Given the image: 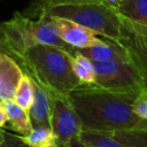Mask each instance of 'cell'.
I'll use <instances>...</instances> for the list:
<instances>
[{"label": "cell", "instance_id": "6da1fadb", "mask_svg": "<svg viewBox=\"0 0 147 147\" xmlns=\"http://www.w3.org/2000/svg\"><path fill=\"white\" fill-rule=\"evenodd\" d=\"M138 93L114 91L91 84L78 86L70 91L68 96L77 113L82 130L113 133L147 125V121L136 115L132 109Z\"/></svg>", "mask_w": 147, "mask_h": 147}, {"label": "cell", "instance_id": "7a4b0ae2", "mask_svg": "<svg viewBox=\"0 0 147 147\" xmlns=\"http://www.w3.org/2000/svg\"><path fill=\"white\" fill-rule=\"evenodd\" d=\"M71 52L51 45H36L29 48L17 61L24 74L48 92L68 94L80 86L74 74Z\"/></svg>", "mask_w": 147, "mask_h": 147}, {"label": "cell", "instance_id": "3957f363", "mask_svg": "<svg viewBox=\"0 0 147 147\" xmlns=\"http://www.w3.org/2000/svg\"><path fill=\"white\" fill-rule=\"evenodd\" d=\"M0 40L16 61L36 45L56 46L71 53L75 49L59 37L49 14L44 9L37 18L15 11L11 18L0 23Z\"/></svg>", "mask_w": 147, "mask_h": 147}, {"label": "cell", "instance_id": "277c9868", "mask_svg": "<svg viewBox=\"0 0 147 147\" xmlns=\"http://www.w3.org/2000/svg\"><path fill=\"white\" fill-rule=\"evenodd\" d=\"M41 9L49 15L76 22L102 38L114 41L121 38L119 14L102 0H82Z\"/></svg>", "mask_w": 147, "mask_h": 147}, {"label": "cell", "instance_id": "5b68a950", "mask_svg": "<svg viewBox=\"0 0 147 147\" xmlns=\"http://www.w3.org/2000/svg\"><path fill=\"white\" fill-rule=\"evenodd\" d=\"M95 84L114 91L140 92L146 90L145 80L131 61H99L94 62Z\"/></svg>", "mask_w": 147, "mask_h": 147}, {"label": "cell", "instance_id": "8992f818", "mask_svg": "<svg viewBox=\"0 0 147 147\" xmlns=\"http://www.w3.org/2000/svg\"><path fill=\"white\" fill-rule=\"evenodd\" d=\"M48 94L51 98V127L59 144L67 146L82 132L79 118L68 94L57 92H48Z\"/></svg>", "mask_w": 147, "mask_h": 147}, {"label": "cell", "instance_id": "52a82bcc", "mask_svg": "<svg viewBox=\"0 0 147 147\" xmlns=\"http://www.w3.org/2000/svg\"><path fill=\"white\" fill-rule=\"evenodd\" d=\"M121 17V38L118 42L126 49L131 62L141 74L147 86V24Z\"/></svg>", "mask_w": 147, "mask_h": 147}, {"label": "cell", "instance_id": "ba28073f", "mask_svg": "<svg viewBox=\"0 0 147 147\" xmlns=\"http://www.w3.org/2000/svg\"><path fill=\"white\" fill-rule=\"evenodd\" d=\"M46 11V10H45ZM59 37L74 48H85L101 44L106 38H99L93 31L70 20L49 15Z\"/></svg>", "mask_w": 147, "mask_h": 147}, {"label": "cell", "instance_id": "9c48e42d", "mask_svg": "<svg viewBox=\"0 0 147 147\" xmlns=\"http://www.w3.org/2000/svg\"><path fill=\"white\" fill-rule=\"evenodd\" d=\"M23 75L22 67L13 56L5 53L0 54V101L14 100Z\"/></svg>", "mask_w": 147, "mask_h": 147}, {"label": "cell", "instance_id": "30bf717a", "mask_svg": "<svg viewBox=\"0 0 147 147\" xmlns=\"http://www.w3.org/2000/svg\"><path fill=\"white\" fill-rule=\"evenodd\" d=\"M75 49L80 54H83L84 56L92 60L93 62L113 61V60L131 61L126 49L118 41H114L109 39H106L103 42L91 46V47L75 48Z\"/></svg>", "mask_w": 147, "mask_h": 147}, {"label": "cell", "instance_id": "8fae6325", "mask_svg": "<svg viewBox=\"0 0 147 147\" xmlns=\"http://www.w3.org/2000/svg\"><path fill=\"white\" fill-rule=\"evenodd\" d=\"M28 113L31 119L32 127L34 126L51 127V98L47 90H45L36 82H34L33 101Z\"/></svg>", "mask_w": 147, "mask_h": 147}, {"label": "cell", "instance_id": "7c38bea8", "mask_svg": "<svg viewBox=\"0 0 147 147\" xmlns=\"http://www.w3.org/2000/svg\"><path fill=\"white\" fill-rule=\"evenodd\" d=\"M5 106L8 114L9 127L20 136L29 134L32 130V124L28 110L18 106L14 100L5 101Z\"/></svg>", "mask_w": 147, "mask_h": 147}, {"label": "cell", "instance_id": "4fadbf2b", "mask_svg": "<svg viewBox=\"0 0 147 147\" xmlns=\"http://www.w3.org/2000/svg\"><path fill=\"white\" fill-rule=\"evenodd\" d=\"M70 61L74 74L82 85L95 84V67L92 60L74 49L70 54Z\"/></svg>", "mask_w": 147, "mask_h": 147}, {"label": "cell", "instance_id": "5bb4252c", "mask_svg": "<svg viewBox=\"0 0 147 147\" xmlns=\"http://www.w3.org/2000/svg\"><path fill=\"white\" fill-rule=\"evenodd\" d=\"M20 136V134H18ZM21 139L31 147H60L59 140L49 126H34L26 136H20Z\"/></svg>", "mask_w": 147, "mask_h": 147}, {"label": "cell", "instance_id": "9a60e30c", "mask_svg": "<svg viewBox=\"0 0 147 147\" xmlns=\"http://www.w3.org/2000/svg\"><path fill=\"white\" fill-rule=\"evenodd\" d=\"M79 139L90 147H130L126 144L117 140L109 132L82 130Z\"/></svg>", "mask_w": 147, "mask_h": 147}, {"label": "cell", "instance_id": "2e32d148", "mask_svg": "<svg viewBox=\"0 0 147 147\" xmlns=\"http://www.w3.org/2000/svg\"><path fill=\"white\" fill-rule=\"evenodd\" d=\"M115 9L131 21L145 22L147 20V0H123Z\"/></svg>", "mask_w": 147, "mask_h": 147}, {"label": "cell", "instance_id": "e0dca14e", "mask_svg": "<svg viewBox=\"0 0 147 147\" xmlns=\"http://www.w3.org/2000/svg\"><path fill=\"white\" fill-rule=\"evenodd\" d=\"M117 140L130 147H147V125L129 130L115 131L111 133Z\"/></svg>", "mask_w": 147, "mask_h": 147}, {"label": "cell", "instance_id": "ac0fdd59", "mask_svg": "<svg viewBox=\"0 0 147 147\" xmlns=\"http://www.w3.org/2000/svg\"><path fill=\"white\" fill-rule=\"evenodd\" d=\"M33 96H34V82L28 74H24L17 86L14 101L25 110H29V108L32 105Z\"/></svg>", "mask_w": 147, "mask_h": 147}, {"label": "cell", "instance_id": "d6986e66", "mask_svg": "<svg viewBox=\"0 0 147 147\" xmlns=\"http://www.w3.org/2000/svg\"><path fill=\"white\" fill-rule=\"evenodd\" d=\"M132 109L136 115L147 121V88L140 91L132 103Z\"/></svg>", "mask_w": 147, "mask_h": 147}, {"label": "cell", "instance_id": "ffe728a7", "mask_svg": "<svg viewBox=\"0 0 147 147\" xmlns=\"http://www.w3.org/2000/svg\"><path fill=\"white\" fill-rule=\"evenodd\" d=\"M0 147H31L28 144H25L21 137L18 134H14V133H9L7 131H5L3 133V141L1 142ZM60 147H67V146H60Z\"/></svg>", "mask_w": 147, "mask_h": 147}, {"label": "cell", "instance_id": "44dd1931", "mask_svg": "<svg viewBox=\"0 0 147 147\" xmlns=\"http://www.w3.org/2000/svg\"><path fill=\"white\" fill-rule=\"evenodd\" d=\"M77 1H82V0H39L41 8L52 7V6H59V5H65V3L77 2Z\"/></svg>", "mask_w": 147, "mask_h": 147}, {"label": "cell", "instance_id": "7402d4cb", "mask_svg": "<svg viewBox=\"0 0 147 147\" xmlns=\"http://www.w3.org/2000/svg\"><path fill=\"white\" fill-rule=\"evenodd\" d=\"M8 124V114L3 101H0V129L5 127Z\"/></svg>", "mask_w": 147, "mask_h": 147}, {"label": "cell", "instance_id": "603a6c76", "mask_svg": "<svg viewBox=\"0 0 147 147\" xmlns=\"http://www.w3.org/2000/svg\"><path fill=\"white\" fill-rule=\"evenodd\" d=\"M67 147H90V146H87L86 144H84L79 139V137H76V138H74L72 140H70L67 144Z\"/></svg>", "mask_w": 147, "mask_h": 147}, {"label": "cell", "instance_id": "cb8c5ba5", "mask_svg": "<svg viewBox=\"0 0 147 147\" xmlns=\"http://www.w3.org/2000/svg\"><path fill=\"white\" fill-rule=\"evenodd\" d=\"M103 2H106L107 5H109V6H111L113 8H116L123 0H102Z\"/></svg>", "mask_w": 147, "mask_h": 147}, {"label": "cell", "instance_id": "d4e9b609", "mask_svg": "<svg viewBox=\"0 0 147 147\" xmlns=\"http://www.w3.org/2000/svg\"><path fill=\"white\" fill-rule=\"evenodd\" d=\"M1 53H5V54H8L9 55V53H8V49L6 48V46L2 44V41L0 40V54Z\"/></svg>", "mask_w": 147, "mask_h": 147}, {"label": "cell", "instance_id": "484cf974", "mask_svg": "<svg viewBox=\"0 0 147 147\" xmlns=\"http://www.w3.org/2000/svg\"><path fill=\"white\" fill-rule=\"evenodd\" d=\"M3 133H5V131H3L2 129H0V145H1V142L3 141Z\"/></svg>", "mask_w": 147, "mask_h": 147}, {"label": "cell", "instance_id": "4316f807", "mask_svg": "<svg viewBox=\"0 0 147 147\" xmlns=\"http://www.w3.org/2000/svg\"><path fill=\"white\" fill-rule=\"evenodd\" d=\"M140 23H144V24H147V20H146L145 22H140Z\"/></svg>", "mask_w": 147, "mask_h": 147}]
</instances>
